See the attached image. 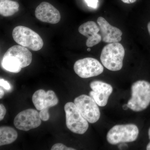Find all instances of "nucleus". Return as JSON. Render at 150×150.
Instances as JSON below:
<instances>
[{"mask_svg":"<svg viewBox=\"0 0 150 150\" xmlns=\"http://www.w3.org/2000/svg\"><path fill=\"white\" fill-rule=\"evenodd\" d=\"M32 60V54L26 47L15 45L11 47L3 56L1 66L10 72L18 73L23 68L29 66Z\"/></svg>","mask_w":150,"mask_h":150,"instance_id":"nucleus-1","label":"nucleus"},{"mask_svg":"<svg viewBox=\"0 0 150 150\" xmlns=\"http://www.w3.org/2000/svg\"><path fill=\"white\" fill-rule=\"evenodd\" d=\"M150 104V83L144 80L135 82L131 86V98L127 103L136 112L146 109Z\"/></svg>","mask_w":150,"mask_h":150,"instance_id":"nucleus-2","label":"nucleus"},{"mask_svg":"<svg viewBox=\"0 0 150 150\" xmlns=\"http://www.w3.org/2000/svg\"><path fill=\"white\" fill-rule=\"evenodd\" d=\"M125 54V49L121 43H109L103 48L100 61L108 69L114 71H119L123 67Z\"/></svg>","mask_w":150,"mask_h":150,"instance_id":"nucleus-3","label":"nucleus"},{"mask_svg":"<svg viewBox=\"0 0 150 150\" xmlns=\"http://www.w3.org/2000/svg\"><path fill=\"white\" fill-rule=\"evenodd\" d=\"M14 40L21 46L26 47L33 51H38L43 48V39L35 31L29 28L18 26L12 32Z\"/></svg>","mask_w":150,"mask_h":150,"instance_id":"nucleus-4","label":"nucleus"},{"mask_svg":"<svg viewBox=\"0 0 150 150\" xmlns=\"http://www.w3.org/2000/svg\"><path fill=\"white\" fill-rule=\"evenodd\" d=\"M139 134L138 127L134 124L117 125L109 130L107 134L108 142L112 145L136 141Z\"/></svg>","mask_w":150,"mask_h":150,"instance_id":"nucleus-5","label":"nucleus"},{"mask_svg":"<svg viewBox=\"0 0 150 150\" xmlns=\"http://www.w3.org/2000/svg\"><path fill=\"white\" fill-rule=\"evenodd\" d=\"M66 125L73 133L83 134L88 129V121L81 115L74 103L68 102L65 104Z\"/></svg>","mask_w":150,"mask_h":150,"instance_id":"nucleus-6","label":"nucleus"},{"mask_svg":"<svg viewBox=\"0 0 150 150\" xmlns=\"http://www.w3.org/2000/svg\"><path fill=\"white\" fill-rule=\"evenodd\" d=\"M74 103L89 123H95L99 120L100 113L98 105L90 96L81 95L75 98Z\"/></svg>","mask_w":150,"mask_h":150,"instance_id":"nucleus-7","label":"nucleus"},{"mask_svg":"<svg viewBox=\"0 0 150 150\" xmlns=\"http://www.w3.org/2000/svg\"><path fill=\"white\" fill-rule=\"evenodd\" d=\"M104 68L98 60L92 58L80 59L74 65L75 72L83 79L96 76L102 74Z\"/></svg>","mask_w":150,"mask_h":150,"instance_id":"nucleus-8","label":"nucleus"},{"mask_svg":"<svg viewBox=\"0 0 150 150\" xmlns=\"http://www.w3.org/2000/svg\"><path fill=\"white\" fill-rule=\"evenodd\" d=\"M41 121L39 113L33 109H28L17 114L14 120L17 128L23 131H28L40 126Z\"/></svg>","mask_w":150,"mask_h":150,"instance_id":"nucleus-9","label":"nucleus"},{"mask_svg":"<svg viewBox=\"0 0 150 150\" xmlns=\"http://www.w3.org/2000/svg\"><path fill=\"white\" fill-rule=\"evenodd\" d=\"M90 86L92 89L89 93L90 96L94 100L98 106H105L113 90L112 86L100 81H93L90 84Z\"/></svg>","mask_w":150,"mask_h":150,"instance_id":"nucleus-10","label":"nucleus"},{"mask_svg":"<svg viewBox=\"0 0 150 150\" xmlns=\"http://www.w3.org/2000/svg\"><path fill=\"white\" fill-rule=\"evenodd\" d=\"M35 16L43 22L55 24L61 20V14L58 9L50 3L43 2L35 9Z\"/></svg>","mask_w":150,"mask_h":150,"instance_id":"nucleus-11","label":"nucleus"},{"mask_svg":"<svg viewBox=\"0 0 150 150\" xmlns=\"http://www.w3.org/2000/svg\"><path fill=\"white\" fill-rule=\"evenodd\" d=\"M97 21L103 42L112 43L121 41L123 33L119 28L111 25L102 17H98Z\"/></svg>","mask_w":150,"mask_h":150,"instance_id":"nucleus-12","label":"nucleus"},{"mask_svg":"<svg viewBox=\"0 0 150 150\" xmlns=\"http://www.w3.org/2000/svg\"><path fill=\"white\" fill-rule=\"evenodd\" d=\"M32 101L36 109L41 110L55 106L59 103V99L53 91H48L46 92L43 89H40L33 94Z\"/></svg>","mask_w":150,"mask_h":150,"instance_id":"nucleus-13","label":"nucleus"},{"mask_svg":"<svg viewBox=\"0 0 150 150\" xmlns=\"http://www.w3.org/2000/svg\"><path fill=\"white\" fill-rule=\"evenodd\" d=\"M79 31L82 35L87 38L86 45L88 48L99 43L102 40L101 35L98 33L100 28L95 22L88 21L81 25Z\"/></svg>","mask_w":150,"mask_h":150,"instance_id":"nucleus-14","label":"nucleus"},{"mask_svg":"<svg viewBox=\"0 0 150 150\" xmlns=\"http://www.w3.org/2000/svg\"><path fill=\"white\" fill-rule=\"evenodd\" d=\"M18 133L16 130L10 126H1L0 128V146L8 145L16 140Z\"/></svg>","mask_w":150,"mask_h":150,"instance_id":"nucleus-15","label":"nucleus"},{"mask_svg":"<svg viewBox=\"0 0 150 150\" xmlns=\"http://www.w3.org/2000/svg\"><path fill=\"white\" fill-rule=\"evenodd\" d=\"M19 4L17 2L10 0H0V14L4 17L13 15L19 11Z\"/></svg>","mask_w":150,"mask_h":150,"instance_id":"nucleus-16","label":"nucleus"},{"mask_svg":"<svg viewBox=\"0 0 150 150\" xmlns=\"http://www.w3.org/2000/svg\"><path fill=\"white\" fill-rule=\"evenodd\" d=\"M48 109L49 108H45L40 110L39 115L40 119L43 121H47L49 119L50 115L48 112Z\"/></svg>","mask_w":150,"mask_h":150,"instance_id":"nucleus-17","label":"nucleus"},{"mask_svg":"<svg viewBox=\"0 0 150 150\" xmlns=\"http://www.w3.org/2000/svg\"><path fill=\"white\" fill-rule=\"evenodd\" d=\"M51 150H75L74 149L71 148L67 147V146L61 144V143H57L53 145L51 149Z\"/></svg>","mask_w":150,"mask_h":150,"instance_id":"nucleus-18","label":"nucleus"},{"mask_svg":"<svg viewBox=\"0 0 150 150\" xmlns=\"http://www.w3.org/2000/svg\"><path fill=\"white\" fill-rule=\"evenodd\" d=\"M0 85L1 87L4 88L5 89L9 91L11 89V86L8 82L5 80L3 79H0Z\"/></svg>","mask_w":150,"mask_h":150,"instance_id":"nucleus-19","label":"nucleus"},{"mask_svg":"<svg viewBox=\"0 0 150 150\" xmlns=\"http://www.w3.org/2000/svg\"><path fill=\"white\" fill-rule=\"evenodd\" d=\"M86 2L89 7L93 8H96L98 4V0H85Z\"/></svg>","mask_w":150,"mask_h":150,"instance_id":"nucleus-20","label":"nucleus"},{"mask_svg":"<svg viewBox=\"0 0 150 150\" xmlns=\"http://www.w3.org/2000/svg\"><path fill=\"white\" fill-rule=\"evenodd\" d=\"M6 112L5 107L3 104H0V120L2 121L4 118Z\"/></svg>","mask_w":150,"mask_h":150,"instance_id":"nucleus-21","label":"nucleus"},{"mask_svg":"<svg viewBox=\"0 0 150 150\" xmlns=\"http://www.w3.org/2000/svg\"><path fill=\"white\" fill-rule=\"evenodd\" d=\"M121 1L125 4H131L135 2L137 0H121Z\"/></svg>","mask_w":150,"mask_h":150,"instance_id":"nucleus-22","label":"nucleus"},{"mask_svg":"<svg viewBox=\"0 0 150 150\" xmlns=\"http://www.w3.org/2000/svg\"><path fill=\"white\" fill-rule=\"evenodd\" d=\"M148 134H149V138L150 140V128L149 129V131H148ZM147 150H150V142L149 144H148L147 146H146Z\"/></svg>","mask_w":150,"mask_h":150,"instance_id":"nucleus-23","label":"nucleus"},{"mask_svg":"<svg viewBox=\"0 0 150 150\" xmlns=\"http://www.w3.org/2000/svg\"><path fill=\"white\" fill-rule=\"evenodd\" d=\"M0 98H2L3 97V96L4 95V90L1 88V89H0Z\"/></svg>","mask_w":150,"mask_h":150,"instance_id":"nucleus-24","label":"nucleus"},{"mask_svg":"<svg viewBox=\"0 0 150 150\" xmlns=\"http://www.w3.org/2000/svg\"><path fill=\"white\" fill-rule=\"evenodd\" d=\"M147 28L148 31H149V33L150 35V21L148 23L147 25Z\"/></svg>","mask_w":150,"mask_h":150,"instance_id":"nucleus-25","label":"nucleus"},{"mask_svg":"<svg viewBox=\"0 0 150 150\" xmlns=\"http://www.w3.org/2000/svg\"><path fill=\"white\" fill-rule=\"evenodd\" d=\"M123 108L124 110H127V109H128V108H129V107H128L127 104L124 105L123 106Z\"/></svg>","mask_w":150,"mask_h":150,"instance_id":"nucleus-26","label":"nucleus"},{"mask_svg":"<svg viewBox=\"0 0 150 150\" xmlns=\"http://www.w3.org/2000/svg\"><path fill=\"white\" fill-rule=\"evenodd\" d=\"M87 51H91V48H88Z\"/></svg>","mask_w":150,"mask_h":150,"instance_id":"nucleus-27","label":"nucleus"}]
</instances>
